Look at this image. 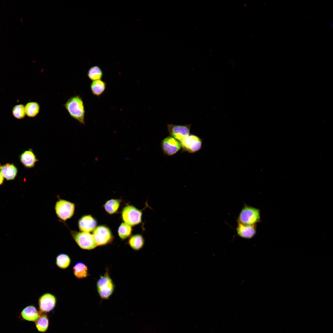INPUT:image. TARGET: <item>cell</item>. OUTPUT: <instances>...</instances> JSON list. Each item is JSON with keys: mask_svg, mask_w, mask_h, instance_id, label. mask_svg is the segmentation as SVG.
Segmentation results:
<instances>
[{"mask_svg": "<svg viewBox=\"0 0 333 333\" xmlns=\"http://www.w3.org/2000/svg\"><path fill=\"white\" fill-rule=\"evenodd\" d=\"M12 114L13 116L16 119H21L23 118L26 115L25 106L22 104L15 105L13 108Z\"/></svg>", "mask_w": 333, "mask_h": 333, "instance_id": "cb8c5ba5", "label": "cell"}, {"mask_svg": "<svg viewBox=\"0 0 333 333\" xmlns=\"http://www.w3.org/2000/svg\"><path fill=\"white\" fill-rule=\"evenodd\" d=\"M20 160L23 165L27 168L34 167L36 163L39 161L33 150L31 148L24 151L21 154Z\"/></svg>", "mask_w": 333, "mask_h": 333, "instance_id": "7c38bea8", "label": "cell"}, {"mask_svg": "<svg viewBox=\"0 0 333 333\" xmlns=\"http://www.w3.org/2000/svg\"><path fill=\"white\" fill-rule=\"evenodd\" d=\"M142 212L132 206H127L123 210L122 216L125 223L131 226L141 222Z\"/></svg>", "mask_w": 333, "mask_h": 333, "instance_id": "8992f818", "label": "cell"}, {"mask_svg": "<svg viewBox=\"0 0 333 333\" xmlns=\"http://www.w3.org/2000/svg\"><path fill=\"white\" fill-rule=\"evenodd\" d=\"M99 294L103 299H107L113 294L114 285L108 274L106 273L101 276L97 284Z\"/></svg>", "mask_w": 333, "mask_h": 333, "instance_id": "3957f363", "label": "cell"}, {"mask_svg": "<svg viewBox=\"0 0 333 333\" xmlns=\"http://www.w3.org/2000/svg\"><path fill=\"white\" fill-rule=\"evenodd\" d=\"M161 147L163 153L167 156H172L181 149L180 142L174 138L169 136L161 142Z\"/></svg>", "mask_w": 333, "mask_h": 333, "instance_id": "ba28073f", "label": "cell"}, {"mask_svg": "<svg viewBox=\"0 0 333 333\" xmlns=\"http://www.w3.org/2000/svg\"><path fill=\"white\" fill-rule=\"evenodd\" d=\"M55 208L58 217L65 221L73 215L75 205L70 202L60 199L56 203Z\"/></svg>", "mask_w": 333, "mask_h": 333, "instance_id": "277c9868", "label": "cell"}, {"mask_svg": "<svg viewBox=\"0 0 333 333\" xmlns=\"http://www.w3.org/2000/svg\"><path fill=\"white\" fill-rule=\"evenodd\" d=\"M4 177L2 176L1 172L0 171V185H2L3 182L4 181Z\"/></svg>", "mask_w": 333, "mask_h": 333, "instance_id": "4316f807", "label": "cell"}, {"mask_svg": "<svg viewBox=\"0 0 333 333\" xmlns=\"http://www.w3.org/2000/svg\"><path fill=\"white\" fill-rule=\"evenodd\" d=\"M103 75V72L100 67L95 65L90 67L87 72V76L92 81L101 80Z\"/></svg>", "mask_w": 333, "mask_h": 333, "instance_id": "44dd1931", "label": "cell"}, {"mask_svg": "<svg viewBox=\"0 0 333 333\" xmlns=\"http://www.w3.org/2000/svg\"><path fill=\"white\" fill-rule=\"evenodd\" d=\"M106 87V83L101 79L92 81L90 85L92 94L97 97L101 95L105 91Z\"/></svg>", "mask_w": 333, "mask_h": 333, "instance_id": "e0dca14e", "label": "cell"}, {"mask_svg": "<svg viewBox=\"0 0 333 333\" xmlns=\"http://www.w3.org/2000/svg\"><path fill=\"white\" fill-rule=\"evenodd\" d=\"M260 210L253 207L245 205L240 211L237 220L238 223L253 225L260 220Z\"/></svg>", "mask_w": 333, "mask_h": 333, "instance_id": "7a4b0ae2", "label": "cell"}, {"mask_svg": "<svg viewBox=\"0 0 333 333\" xmlns=\"http://www.w3.org/2000/svg\"><path fill=\"white\" fill-rule=\"evenodd\" d=\"M70 116L84 125L85 109L83 101L79 95L71 97L64 105Z\"/></svg>", "mask_w": 333, "mask_h": 333, "instance_id": "6da1fadb", "label": "cell"}, {"mask_svg": "<svg viewBox=\"0 0 333 333\" xmlns=\"http://www.w3.org/2000/svg\"><path fill=\"white\" fill-rule=\"evenodd\" d=\"M71 259L69 257L65 254H60L56 257V263L59 268L64 269L67 268L71 263Z\"/></svg>", "mask_w": 333, "mask_h": 333, "instance_id": "603a6c76", "label": "cell"}, {"mask_svg": "<svg viewBox=\"0 0 333 333\" xmlns=\"http://www.w3.org/2000/svg\"><path fill=\"white\" fill-rule=\"evenodd\" d=\"M191 124L176 125L168 124L167 128L169 136L176 139L180 142L190 134Z\"/></svg>", "mask_w": 333, "mask_h": 333, "instance_id": "52a82bcc", "label": "cell"}, {"mask_svg": "<svg viewBox=\"0 0 333 333\" xmlns=\"http://www.w3.org/2000/svg\"><path fill=\"white\" fill-rule=\"evenodd\" d=\"M202 141L203 139L198 136L190 134L180 142L181 149L190 153L196 152L201 149Z\"/></svg>", "mask_w": 333, "mask_h": 333, "instance_id": "5b68a950", "label": "cell"}, {"mask_svg": "<svg viewBox=\"0 0 333 333\" xmlns=\"http://www.w3.org/2000/svg\"><path fill=\"white\" fill-rule=\"evenodd\" d=\"M40 312V315L35 321L36 327L37 330L41 332L46 331L48 327L49 321L47 315Z\"/></svg>", "mask_w": 333, "mask_h": 333, "instance_id": "ac0fdd59", "label": "cell"}, {"mask_svg": "<svg viewBox=\"0 0 333 333\" xmlns=\"http://www.w3.org/2000/svg\"><path fill=\"white\" fill-rule=\"evenodd\" d=\"M25 109L26 115L30 117H34L39 113L40 106L37 102L31 101L26 104Z\"/></svg>", "mask_w": 333, "mask_h": 333, "instance_id": "d6986e66", "label": "cell"}, {"mask_svg": "<svg viewBox=\"0 0 333 333\" xmlns=\"http://www.w3.org/2000/svg\"><path fill=\"white\" fill-rule=\"evenodd\" d=\"M21 315L22 318L26 320L35 322L40 315L36 307L33 305L26 306L22 310Z\"/></svg>", "mask_w": 333, "mask_h": 333, "instance_id": "2e32d148", "label": "cell"}, {"mask_svg": "<svg viewBox=\"0 0 333 333\" xmlns=\"http://www.w3.org/2000/svg\"><path fill=\"white\" fill-rule=\"evenodd\" d=\"M120 205V201L117 199H112L107 201L105 205L106 211L110 214L115 212L118 209Z\"/></svg>", "mask_w": 333, "mask_h": 333, "instance_id": "d4e9b609", "label": "cell"}, {"mask_svg": "<svg viewBox=\"0 0 333 333\" xmlns=\"http://www.w3.org/2000/svg\"><path fill=\"white\" fill-rule=\"evenodd\" d=\"M131 231L130 225L125 223H122L118 229V235L121 239H125L130 236Z\"/></svg>", "mask_w": 333, "mask_h": 333, "instance_id": "484cf974", "label": "cell"}, {"mask_svg": "<svg viewBox=\"0 0 333 333\" xmlns=\"http://www.w3.org/2000/svg\"><path fill=\"white\" fill-rule=\"evenodd\" d=\"M144 242L142 236L138 234L132 236L129 240V244L133 249L138 250L142 247Z\"/></svg>", "mask_w": 333, "mask_h": 333, "instance_id": "7402d4cb", "label": "cell"}, {"mask_svg": "<svg viewBox=\"0 0 333 333\" xmlns=\"http://www.w3.org/2000/svg\"><path fill=\"white\" fill-rule=\"evenodd\" d=\"M237 232L240 236L249 239L254 236L256 232L255 224L249 225L238 223L236 228Z\"/></svg>", "mask_w": 333, "mask_h": 333, "instance_id": "4fadbf2b", "label": "cell"}, {"mask_svg": "<svg viewBox=\"0 0 333 333\" xmlns=\"http://www.w3.org/2000/svg\"><path fill=\"white\" fill-rule=\"evenodd\" d=\"M96 225V221L90 215L82 217L79 222V228L82 232H89L92 231L95 229Z\"/></svg>", "mask_w": 333, "mask_h": 333, "instance_id": "5bb4252c", "label": "cell"}, {"mask_svg": "<svg viewBox=\"0 0 333 333\" xmlns=\"http://www.w3.org/2000/svg\"><path fill=\"white\" fill-rule=\"evenodd\" d=\"M74 239L79 247L84 249L91 250L97 246L92 235L87 232L77 233Z\"/></svg>", "mask_w": 333, "mask_h": 333, "instance_id": "9c48e42d", "label": "cell"}, {"mask_svg": "<svg viewBox=\"0 0 333 333\" xmlns=\"http://www.w3.org/2000/svg\"><path fill=\"white\" fill-rule=\"evenodd\" d=\"M0 171L7 180H13L16 177L18 170L13 164L6 163L0 166Z\"/></svg>", "mask_w": 333, "mask_h": 333, "instance_id": "9a60e30c", "label": "cell"}, {"mask_svg": "<svg viewBox=\"0 0 333 333\" xmlns=\"http://www.w3.org/2000/svg\"><path fill=\"white\" fill-rule=\"evenodd\" d=\"M40 311L42 313L48 312L55 307L56 299L53 294L46 293L41 295L39 299Z\"/></svg>", "mask_w": 333, "mask_h": 333, "instance_id": "8fae6325", "label": "cell"}, {"mask_svg": "<svg viewBox=\"0 0 333 333\" xmlns=\"http://www.w3.org/2000/svg\"><path fill=\"white\" fill-rule=\"evenodd\" d=\"M93 236L97 246L105 245L111 241L112 236L109 230L104 226H99L94 229Z\"/></svg>", "mask_w": 333, "mask_h": 333, "instance_id": "30bf717a", "label": "cell"}, {"mask_svg": "<svg viewBox=\"0 0 333 333\" xmlns=\"http://www.w3.org/2000/svg\"><path fill=\"white\" fill-rule=\"evenodd\" d=\"M74 274L78 279L86 278L88 275V269L84 263L78 262L76 263L73 268Z\"/></svg>", "mask_w": 333, "mask_h": 333, "instance_id": "ffe728a7", "label": "cell"}]
</instances>
